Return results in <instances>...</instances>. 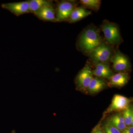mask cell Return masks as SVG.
I'll list each match as a JSON object with an SVG mask.
<instances>
[{
  "label": "cell",
  "mask_w": 133,
  "mask_h": 133,
  "mask_svg": "<svg viewBox=\"0 0 133 133\" xmlns=\"http://www.w3.org/2000/svg\"><path fill=\"white\" fill-rule=\"evenodd\" d=\"M92 12L84 7H76L73 10L68 22L69 23L77 22L91 14Z\"/></svg>",
  "instance_id": "cell-12"
},
{
  "label": "cell",
  "mask_w": 133,
  "mask_h": 133,
  "mask_svg": "<svg viewBox=\"0 0 133 133\" xmlns=\"http://www.w3.org/2000/svg\"><path fill=\"white\" fill-rule=\"evenodd\" d=\"M106 85L103 79L95 77L92 79L87 91L91 94L97 93L105 88Z\"/></svg>",
  "instance_id": "cell-13"
},
{
  "label": "cell",
  "mask_w": 133,
  "mask_h": 133,
  "mask_svg": "<svg viewBox=\"0 0 133 133\" xmlns=\"http://www.w3.org/2000/svg\"><path fill=\"white\" fill-rule=\"evenodd\" d=\"M92 70L88 64L79 72L76 78V84L78 88L82 90L87 91L92 79L93 78Z\"/></svg>",
  "instance_id": "cell-6"
},
{
  "label": "cell",
  "mask_w": 133,
  "mask_h": 133,
  "mask_svg": "<svg viewBox=\"0 0 133 133\" xmlns=\"http://www.w3.org/2000/svg\"><path fill=\"white\" fill-rule=\"evenodd\" d=\"M110 61L112 63L115 71L119 73H125L131 69V63L128 58L119 50H116L114 53Z\"/></svg>",
  "instance_id": "cell-4"
},
{
  "label": "cell",
  "mask_w": 133,
  "mask_h": 133,
  "mask_svg": "<svg viewBox=\"0 0 133 133\" xmlns=\"http://www.w3.org/2000/svg\"><path fill=\"white\" fill-rule=\"evenodd\" d=\"M80 2L84 6V7L95 11L99 10L101 4V1L99 0H81Z\"/></svg>",
  "instance_id": "cell-16"
},
{
  "label": "cell",
  "mask_w": 133,
  "mask_h": 133,
  "mask_svg": "<svg viewBox=\"0 0 133 133\" xmlns=\"http://www.w3.org/2000/svg\"><path fill=\"white\" fill-rule=\"evenodd\" d=\"M30 12L35 13L41 8L46 6H53L51 1L46 0H31L28 1Z\"/></svg>",
  "instance_id": "cell-14"
},
{
  "label": "cell",
  "mask_w": 133,
  "mask_h": 133,
  "mask_svg": "<svg viewBox=\"0 0 133 133\" xmlns=\"http://www.w3.org/2000/svg\"><path fill=\"white\" fill-rule=\"evenodd\" d=\"M124 123L127 126H133V111L132 107L129 106L123 111L122 114Z\"/></svg>",
  "instance_id": "cell-17"
},
{
  "label": "cell",
  "mask_w": 133,
  "mask_h": 133,
  "mask_svg": "<svg viewBox=\"0 0 133 133\" xmlns=\"http://www.w3.org/2000/svg\"><path fill=\"white\" fill-rule=\"evenodd\" d=\"M121 133H133V126H127Z\"/></svg>",
  "instance_id": "cell-20"
},
{
  "label": "cell",
  "mask_w": 133,
  "mask_h": 133,
  "mask_svg": "<svg viewBox=\"0 0 133 133\" xmlns=\"http://www.w3.org/2000/svg\"><path fill=\"white\" fill-rule=\"evenodd\" d=\"M96 67L92 70L93 75L102 79H109L114 73L107 63H101L95 65Z\"/></svg>",
  "instance_id": "cell-10"
},
{
  "label": "cell",
  "mask_w": 133,
  "mask_h": 133,
  "mask_svg": "<svg viewBox=\"0 0 133 133\" xmlns=\"http://www.w3.org/2000/svg\"><path fill=\"white\" fill-rule=\"evenodd\" d=\"M37 17L44 21L58 22L55 16L53 6H46L34 13Z\"/></svg>",
  "instance_id": "cell-9"
},
{
  "label": "cell",
  "mask_w": 133,
  "mask_h": 133,
  "mask_svg": "<svg viewBox=\"0 0 133 133\" xmlns=\"http://www.w3.org/2000/svg\"><path fill=\"white\" fill-rule=\"evenodd\" d=\"M102 128L104 133H121L116 127L108 120L105 122Z\"/></svg>",
  "instance_id": "cell-18"
},
{
  "label": "cell",
  "mask_w": 133,
  "mask_h": 133,
  "mask_svg": "<svg viewBox=\"0 0 133 133\" xmlns=\"http://www.w3.org/2000/svg\"><path fill=\"white\" fill-rule=\"evenodd\" d=\"M101 29L109 45H118L123 42L118 26L116 23L105 20L101 26Z\"/></svg>",
  "instance_id": "cell-2"
},
{
  "label": "cell",
  "mask_w": 133,
  "mask_h": 133,
  "mask_svg": "<svg viewBox=\"0 0 133 133\" xmlns=\"http://www.w3.org/2000/svg\"><path fill=\"white\" fill-rule=\"evenodd\" d=\"M91 133H104L100 125H98L93 129Z\"/></svg>",
  "instance_id": "cell-19"
},
{
  "label": "cell",
  "mask_w": 133,
  "mask_h": 133,
  "mask_svg": "<svg viewBox=\"0 0 133 133\" xmlns=\"http://www.w3.org/2000/svg\"><path fill=\"white\" fill-rule=\"evenodd\" d=\"M111 45L102 42L88 54L92 62L95 65L101 63H107L110 61L113 55Z\"/></svg>",
  "instance_id": "cell-3"
},
{
  "label": "cell",
  "mask_w": 133,
  "mask_h": 133,
  "mask_svg": "<svg viewBox=\"0 0 133 133\" xmlns=\"http://www.w3.org/2000/svg\"><path fill=\"white\" fill-rule=\"evenodd\" d=\"M12 133H16L15 132H14V131H13V132H12Z\"/></svg>",
  "instance_id": "cell-21"
},
{
  "label": "cell",
  "mask_w": 133,
  "mask_h": 133,
  "mask_svg": "<svg viewBox=\"0 0 133 133\" xmlns=\"http://www.w3.org/2000/svg\"><path fill=\"white\" fill-rule=\"evenodd\" d=\"M2 7L17 16L30 13L28 1L5 3L2 4Z\"/></svg>",
  "instance_id": "cell-8"
},
{
  "label": "cell",
  "mask_w": 133,
  "mask_h": 133,
  "mask_svg": "<svg viewBox=\"0 0 133 133\" xmlns=\"http://www.w3.org/2000/svg\"><path fill=\"white\" fill-rule=\"evenodd\" d=\"M120 131L122 132L127 127L124 123L122 114L119 112L113 115L107 120Z\"/></svg>",
  "instance_id": "cell-15"
},
{
  "label": "cell",
  "mask_w": 133,
  "mask_h": 133,
  "mask_svg": "<svg viewBox=\"0 0 133 133\" xmlns=\"http://www.w3.org/2000/svg\"><path fill=\"white\" fill-rule=\"evenodd\" d=\"M76 4L71 1H63L58 5L56 18L58 22L68 21L72 13L76 8Z\"/></svg>",
  "instance_id": "cell-5"
},
{
  "label": "cell",
  "mask_w": 133,
  "mask_h": 133,
  "mask_svg": "<svg viewBox=\"0 0 133 133\" xmlns=\"http://www.w3.org/2000/svg\"><path fill=\"white\" fill-rule=\"evenodd\" d=\"M129 79V75L127 72H119L114 74L110 78L108 85L111 87H122L127 84Z\"/></svg>",
  "instance_id": "cell-11"
},
{
  "label": "cell",
  "mask_w": 133,
  "mask_h": 133,
  "mask_svg": "<svg viewBox=\"0 0 133 133\" xmlns=\"http://www.w3.org/2000/svg\"><path fill=\"white\" fill-rule=\"evenodd\" d=\"M131 102V100L128 98L122 95L116 94L114 96L111 104L105 112V114L124 111L129 107Z\"/></svg>",
  "instance_id": "cell-7"
},
{
  "label": "cell",
  "mask_w": 133,
  "mask_h": 133,
  "mask_svg": "<svg viewBox=\"0 0 133 133\" xmlns=\"http://www.w3.org/2000/svg\"><path fill=\"white\" fill-rule=\"evenodd\" d=\"M102 42L98 29L94 25H89L81 32L77 44L81 52L88 55Z\"/></svg>",
  "instance_id": "cell-1"
}]
</instances>
